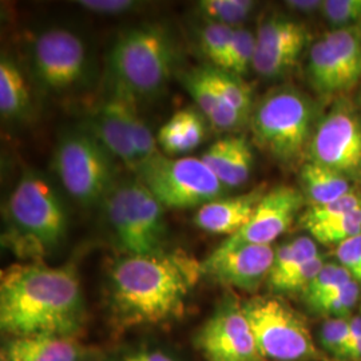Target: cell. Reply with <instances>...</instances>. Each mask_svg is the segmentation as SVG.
Returning <instances> with one entry per match:
<instances>
[{"label": "cell", "mask_w": 361, "mask_h": 361, "mask_svg": "<svg viewBox=\"0 0 361 361\" xmlns=\"http://www.w3.org/2000/svg\"><path fill=\"white\" fill-rule=\"evenodd\" d=\"M207 361H265L246 319L243 304L228 298L197 336Z\"/></svg>", "instance_id": "5bb4252c"}, {"label": "cell", "mask_w": 361, "mask_h": 361, "mask_svg": "<svg viewBox=\"0 0 361 361\" xmlns=\"http://www.w3.org/2000/svg\"><path fill=\"white\" fill-rule=\"evenodd\" d=\"M77 4L83 10L99 15H121L138 7V3L133 0H80Z\"/></svg>", "instance_id": "f35d334b"}, {"label": "cell", "mask_w": 361, "mask_h": 361, "mask_svg": "<svg viewBox=\"0 0 361 361\" xmlns=\"http://www.w3.org/2000/svg\"><path fill=\"white\" fill-rule=\"evenodd\" d=\"M326 262V257L323 253L301 265L297 271L289 274L281 284L279 285L273 292L276 293H300L302 295L319 271L323 269Z\"/></svg>", "instance_id": "8d00e7d4"}, {"label": "cell", "mask_w": 361, "mask_h": 361, "mask_svg": "<svg viewBox=\"0 0 361 361\" xmlns=\"http://www.w3.org/2000/svg\"><path fill=\"white\" fill-rule=\"evenodd\" d=\"M201 159L228 190L244 186L255 166L253 147L245 135L219 138L209 146Z\"/></svg>", "instance_id": "ac0fdd59"}, {"label": "cell", "mask_w": 361, "mask_h": 361, "mask_svg": "<svg viewBox=\"0 0 361 361\" xmlns=\"http://www.w3.org/2000/svg\"><path fill=\"white\" fill-rule=\"evenodd\" d=\"M253 71L264 79L289 75L312 44L310 28L295 18L274 13L264 19L256 31Z\"/></svg>", "instance_id": "7c38bea8"}, {"label": "cell", "mask_w": 361, "mask_h": 361, "mask_svg": "<svg viewBox=\"0 0 361 361\" xmlns=\"http://www.w3.org/2000/svg\"><path fill=\"white\" fill-rule=\"evenodd\" d=\"M234 27L207 22L200 34L201 51L212 62V66L222 68L229 55L234 38Z\"/></svg>", "instance_id": "d6a6232c"}, {"label": "cell", "mask_w": 361, "mask_h": 361, "mask_svg": "<svg viewBox=\"0 0 361 361\" xmlns=\"http://www.w3.org/2000/svg\"><path fill=\"white\" fill-rule=\"evenodd\" d=\"M135 174L165 209L204 207L228 192L201 157L157 155Z\"/></svg>", "instance_id": "9c48e42d"}, {"label": "cell", "mask_w": 361, "mask_h": 361, "mask_svg": "<svg viewBox=\"0 0 361 361\" xmlns=\"http://www.w3.org/2000/svg\"><path fill=\"white\" fill-rule=\"evenodd\" d=\"M305 74L313 91L325 99L344 98L361 82V25L328 30L313 40Z\"/></svg>", "instance_id": "30bf717a"}, {"label": "cell", "mask_w": 361, "mask_h": 361, "mask_svg": "<svg viewBox=\"0 0 361 361\" xmlns=\"http://www.w3.org/2000/svg\"><path fill=\"white\" fill-rule=\"evenodd\" d=\"M104 202L116 243L126 255L147 256L164 252L165 207L141 180L116 182Z\"/></svg>", "instance_id": "52a82bcc"}, {"label": "cell", "mask_w": 361, "mask_h": 361, "mask_svg": "<svg viewBox=\"0 0 361 361\" xmlns=\"http://www.w3.org/2000/svg\"><path fill=\"white\" fill-rule=\"evenodd\" d=\"M34 70L49 90H68L85 77L86 46L80 37L66 28H50L37 37L32 47Z\"/></svg>", "instance_id": "4fadbf2b"}, {"label": "cell", "mask_w": 361, "mask_h": 361, "mask_svg": "<svg viewBox=\"0 0 361 361\" xmlns=\"http://www.w3.org/2000/svg\"><path fill=\"white\" fill-rule=\"evenodd\" d=\"M267 192V185L262 183L245 193L217 198L198 207L194 224L204 232L232 237L250 221Z\"/></svg>", "instance_id": "e0dca14e"}, {"label": "cell", "mask_w": 361, "mask_h": 361, "mask_svg": "<svg viewBox=\"0 0 361 361\" xmlns=\"http://www.w3.org/2000/svg\"><path fill=\"white\" fill-rule=\"evenodd\" d=\"M285 6L300 13H314L322 11L323 0H288Z\"/></svg>", "instance_id": "60d3db41"}, {"label": "cell", "mask_w": 361, "mask_h": 361, "mask_svg": "<svg viewBox=\"0 0 361 361\" xmlns=\"http://www.w3.org/2000/svg\"><path fill=\"white\" fill-rule=\"evenodd\" d=\"M357 104H359V110L361 111V90L359 92V97H357Z\"/></svg>", "instance_id": "7bdbcfd3"}, {"label": "cell", "mask_w": 361, "mask_h": 361, "mask_svg": "<svg viewBox=\"0 0 361 361\" xmlns=\"http://www.w3.org/2000/svg\"><path fill=\"white\" fill-rule=\"evenodd\" d=\"M257 3L250 0H201L197 3L200 15L212 23L241 27L256 10Z\"/></svg>", "instance_id": "f1b7e54d"}, {"label": "cell", "mask_w": 361, "mask_h": 361, "mask_svg": "<svg viewBox=\"0 0 361 361\" xmlns=\"http://www.w3.org/2000/svg\"><path fill=\"white\" fill-rule=\"evenodd\" d=\"M6 212L13 238L30 249L50 250L65 238L63 202L51 183L37 171L26 170L22 174Z\"/></svg>", "instance_id": "5b68a950"}, {"label": "cell", "mask_w": 361, "mask_h": 361, "mask_svg": "<svg viewBox=\"0 0 361 361\" xmlns=\"http://www.w3.org/2000/svg\"><path fill=\"white\" fill-rule=\"evenodd\" d=\"M274 253L271 245L219 246L201 264V271L221 284L256 292L269 277Z\"/></svg>", "instance_id": "2e32d148"}, {"label": "cell", "mask_w": 361, "mask_h": 361, "mask_svg": "<svg viewBox=\"0 0 361 361\" xmlns=\"http://www.w3.org/2000/svg\"><path fill=\"white\" fill-rule=\"evenodd\" d=\"M114 159L89 130H71L56 146L54 169L74 201L92 207L116 185Z\"/></svg>", "instance_id": "ba28073f"}, {"label": "cell", "mask_w": 361, "mask_h": 361, "mask_svg": "<svg viewBox=\"0 0 361 361\" xmlns=\"http://www.w3.org/2000/svg\"><path fill=\"white\" fill-rule=\"evenodd\" d=\"M319 119L316 104L308 94L283 85L255 106L249 123L258 147L276 162L292 166L308 157Z\"/></svg>", "instance_id": "277c9868"}, {"label": "cell", "mask_w": 361, "mask_h": 361, "mask_svg": "<svg viewBox=\"0 0 361 361\" xmlns=\"http://www.w3.org/2000/svg\"><path fill=\"white\" fill-rule=\"evenodd\" d=\"M308 308L324 319H350L361 308V288L353 281L317 300Z\"/></svg>", "instance_id": "f546056e"}, {"label": "cell", "mask_w": 361, "mask_h": 361, "mask_svg": "<svg viewBox=\"0 0 361 361\" xmlns=\"http://www.w3.org/2000/svg\"><path fill=\"white\" fill-rule=\"evenodd\" d=\"M334 256L361 288V234L336 246Z\"/></svg>", "instance_id": "74e56055"}, {"label": "cell", "mask_w": 361, "mask_h": 361, "mask_svg": "<svg viewBox=\"0 0 361 361\" xmlns=\"http://www.w3.org/2000/svg\"><path fill=\"white\" fill-rule=\"evenodd\" d=\"M173 40L162 27H134L122 32L107 56L111 94L137 102L162 90L174 67Z\"/></svg>", "instance_id": "3957f363"}, {"label": "cell", "mask_w": 361, "mask_h": 361, "mask_svg": "<svg viewBox=\"0 0 361 361\" xmlns=\"http://www.w3.org/2000/svg\"><path fill=\"white\" fill-rule=\"evenodd\" d=\"M201 274V264L183 253L126 255L109 273L110 296L123 322L162 323L183 312Z\"/></svg>", "instance_id": "7a4b0ae2"}, {"label": "cell", "mask_w": 361, "mask_h": 361, "mask_svg": "<svg viewBox=\"0 0 361 361\" xmlns=\"http://www.w3.org/2000/svg\"><path fill=\"white\" fill-rule=\"evenodd\" d=\"M322 255L319 244L310 235H300L276 247L274 261L267 285L271 292L285 279L312 258Z\"/></svg>", "instance_id": "484cf974"}, {"label": "cell", "mask_w": 361, "mask_h": 361, "mask_svg": "<svg viewBox=\"0 0 361 361\" xmlns=\"http://www.w3.org/2000/svg\"><path fill=\"white\" fill-rule=\"evenodd\" d=\"M298 178L307 207L329 204L357 189L355 182L344 174L312 161L301 164Z\"/></svg>", "instance_id": "7402d4cb"}, {"label": "cell", "mask_w": 361, "mask_h": 361, "mask_svg": "<svg viewBox=\"0 0 361 361\" xmlns=\"http://www.w3.org/2000/svg\"><path fill=\"white\" fill-rule=\"evenodd\" d=\"M322 16L329 30L361 25V0H323Z\"/></svg>", "instance_id": "e575fe53"}, {"label": "cell", "mask_w": 361, "mask_h": 361, "mask_svg": "<svg viewBox=\"0 0 361 361\" xmlns=\"http://www.w3.org/2000/svg\"><path fill=\"white\" fill-rule=\"evenodd\" d=\"M107 101L111 104V107L114 109V111L121 118L129 133L131 143L140 158V166L145 162H149L157 155L161 154L158 152L157 138H154L153 131L140 114L137 109V102L116 94H110Z\"/></svg>", "instance_id": "cb8c5ba5"}, {"label": "cell", "mask_w": 361, "mask_h": 361, "mask_svg": "<svg viewBox=\"0 0 361 361\" xmlns=\"http://www.w3.org/2000/svg\"><path fill=\"white\" fill-rule=\"evenodd\" d=\"M83 297L71 265L15 264L1 271L0 325L15 337L68 336L80 325Z\"/></svg>", "instance_id": "6da1fadb"}, {"label": "cell", "mask_w": 361, "mask_h": 361, "mask_svg": "<svg viewBox=\"0 0 361 361\" xmlns=\"http://www.w3.org/2000/svg\"><path fill=\"white\" fill-rule=\"evenodd\" d=\"M6 361H80V348L66 336L15 337L6 348Z\"/></svg>", "instance_id": "603a6c76"}, {"label": "cell", "mask_w": 361, "mask_h": 361, "mask_svg": "<svg viewBox=\"0 0 361 361\" xmlns=\"http://www.w3.org/2000/svg\"><path fill=\"white\" fill-rule=\"evenodd\" d=\"M355 280L348 271L341 267L337 261H326L323 269L314 277L307 290L301 295L307 307L316 302L317 300L341 289L343 286L353 283Z\"/></svg>", "instance_id": "1f68e13d"}, {"label": "cell", "mask_w": 361, "mask_h": 361, "mask_svg": "<svg viewBox=\"0 0 361 361\" xmlns=\"http://www.w3.org/2000/svg\"><path fill=\"white\" fill-rule=\"evenodd\" d=\"M31 104L26 78L10 56L0 61V113L13 119L26 114Z\"/></svg>", "instance_id": "d4e9b609"}, {"label": "cell", "mask_w": 361, "mask_h": 361, "mask_svg": "<svg viewBox=\"0 0 361 361\" xmlns=\"http://www.w3.org/2000/svg\"><path fill=\"white\" fill-rule=\"evenodd\" d=\"M122 361H174L170 356L158 350H142L128 356Z\"/></svg>", "instance_id": "b9f144b4"}, {"label": "cell", "mask_w": 361, "mask_h": 361, "mask_svg": "<svg viewBox=\"0 0 361 361\" xmlns=\"http://www.w3.org/2000/svg\"><path fill=\"white\" fill-rule=\"evenodd\" d=\"M308 161L334 169L355 183L361 180V113L344 98L320 116Z\"/></svg>", "instance_id": "8fae6325"}, {"label": "cell", "mask_w": 361, "mask_h": 361, "mask_svg": "<svg viewBox=\"0 0 361 361\" xmlns=\"http://www.w3.org/2000/svg\"><path fill=\"white\" fill-rule=\"evenodd\" d=\"M207 77L225 101L250 122L255 110L253 89L244 79L214 66H205Z\"/></svg>", "instance_id": "4316f807"}, {"label": "cell", "mask_w": 361, "mask_h": 361, "mask_svg": "<svg viewBox=\"0 0 361 361\" xmlns=\"http://www.w3.org/2000/svg\"><path fill=\"white\" fill-rule=\"evenodd\" d=\"M256 32L246 27H237L234 30L232 47L224 63L222 70L229 71L238 77H244L249 70H253L256 55Z\"/></svg>", "instance_id": "4dcf8cb0"}, {"label": "cell", "mask_w": 361, "mask_h": 361, "mask_svg": "<svg viewBox=\"0 0 361 361\" xmlns=\"http://www.w3.org/2000/svg\"><path fill=\"white\" fill-rule=\"evenodd\" d=\"M350 332L344 361H361V312L350 317Z\"/></svg>", "instance_id": "ab89813d"}, {"label": "cell", "mask_w": 361, "mask_h": 361, "mask_svg": "<svg viewBox=\"0 0 361 361\" xmlns=\"http://www.w3.org/2000/svg\"><path fill=\"white\" fill-rule=\"evenodd\" d=\"M182 83L198 106V110L214 129L233 133L249 123V121L234 110L214 87L207 77L205 66L186 73L182 78Z\"/></svg>", "instance_id": "d6986e66"}, {"label": "cell", "mask_w": 361, "mask_h": 361, "mask_svg": "<svg viewBox=\"0 0 361 361\" xmlns=\"http://www.w3.org/2000/svg\"><path fill=\"white\" fill-rule=\"evenodd\" d=\"M350 319H324L319 331V347L336 361H344L350 332Z\"/></svg>", "instance_id": "836d02e7"}, {"label": "cell", "mask_w": 361, "mask_h": 361, "mask_svg": "<svg viewBox=\"0 0 361 361\" xmlns=\"http://www.w3.org/2000/svg\"><path fill=\"white\" fill-rule=\"evenodd\" d=\"M317 244L336 246L361 234V207L348 214L301 225Z\"/></svg>", "instance_id": "83f0119b"}, {"label": "cell", "mask_w": 361, "mask_h": 361, "mask_svg": "<svg viewBox=\"0 0 361 361\" xmlns=\"http://www.w3.org/2000/svg\"><path fill=\"white\" fill-rule=\"evenodd\" d=\"M207 135V118L194 109L186 107L174 113L157 134V142L169 157L188 154L197 149Z\"/></svg>", "instance_id": "ffe728a7"}, {"label": "cell", "mask_w": 361, "mask_h": 361, "mask_svg": "<svg viewBox=\"0 0 361 361\" xmlns=\"http://www.w3.org/2000/svg\"><path fill=\"white\" fill-rule=\"evenodd\" d=\"M361 207V190L356 189L352 193L347 194L329 204L320 207H307L298 217V224L305 225L310 222H317L323 219H335L344 214H348L353 210Z\"/></svg>", "instance_id": "d590c367"}, {"label": "cell", "mask_w": 361, "mask_h": 361, "mask_svg": "<svg viewBox=\"0 0 361 361\" xmlns=\"http://www.w3.org/2000/svg\"><path fill=\"white\" fill-rule=\"evenodd\" d=\"M265 361H336L325 355L296 310L277 297H253L243 304Z\"/></svg>", "instance_id": "8992f818"}, {"label": "cell", "mask_w": 361, "mask_h": 361, "mask_svg": "<svg viewBox=\"0 0 361 361\" xmlns=\"http://www.w3.org/2000/svg\"><path fill=\"white\" fill-rule=\"evenodd\" d=\"M305 207L307 201L301 190L289 185H279L262 197L245 226L219 246L271 245L292 226Z\"/></svg>", "instance_id": "9a60e30c"}, {"label": "cell", "mask_w": 361, "mask_h": 361, "mask_svg": "<svg viewBox=\"0 0 361 361\" xmlns=\"http://www.w3.org/2000/svg\"><path fill=\"white\" fill-rule=\"evenodd\" d=\"M87 130L116 159L134 171L140 168V158L129 133L107 99L91 116Z\"/></svg>", "instance_id": "44dd1931"}]
</instances>
